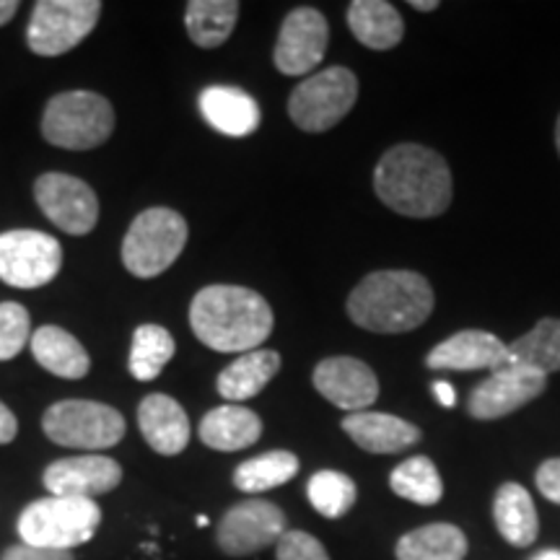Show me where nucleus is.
Instances as JSON below:
<instances>
[{"mask_svg": "<svg viewBox=\"0 0 560 560\" xmlns=\"http://www.w3.org/2000/svg\"><path fill=\"white\" fill-rule=\"evenodd\" d=\"M314 389L335 408L350 412L369 410L380 397V380L374 369L353 355H332L317 363L312 374Z\"/></svg>", "mask_w": 560, "mask_h": 560, "instance_id": "16", "label": "nucleus"}, {"mask_svg": "<svg viewBox=\"0 0 560 560\" xmlns=\"http://www.w3.org/2000/svg\"><path fill=\"white\" fill-rule=\"evenodd\" d=\"M374 192L408 219H436L452 206V172L444 156L418 143H400L380 159Z\"/></svg>", "mask_w": 560, "mask_h": 560, "instance_id": "1", "label": "nucleus"}, {"mask_svg": "<svg viewBox=\"0 0 560 560\" xmlns=\"http://www.w3.org/2000/svg\"><path fill=\"white\" fill-rule=\"evenodd\" d=\"M62 270V247L45 231L16 229L0 234V280L13 289H42Z\"/></svg>", "mask_w": 560, "mask_h": 560, "instance_id": "10", "label": "nucleus"}, {"mask_svg": "<svg viewBox=\"0 0 560 560\" xmlns=\"http://www.w3.org/2000/svg\"><path fill=\"white\" fill-rule=\"evenodd\" d=\"M100 527V503L91 499H68V495L32 501L21 511L16 522L21 542L47 550L81 548V545L94 540Z\"/></svg>", "mask_w": 560, "mask_h": 560, "instance_id": "4", "label": "nucleus"}, {"mask_svg": "<svg viewBox=\"0 0 560 560\" xmlns=\"http://www.w3.org/2000/svg\"><path fill=\"white\" fill-rule=\"evenodd\" d=\"M433 395H436V400L444 405V408H454V402H457V392L450 382H433Z\"/></svg>", "mask_w": 560, "mask_h": 560, "instance_id": "38", "label": "nucleus"}, {"mask_svg": "<svg viewBox=\"0 0 560 560\" xmlns=\"http://www.w3.org/2000/svg\"><path fill=\"white\" fill-rule=\"evenodd\" d=\"M340 425L353 439V444L369 454H397L420 441L418 425L389 416V412H350V416L342 418Z\"/></svg>", "mask_w": 560, "mask_h": 560, "instance_id": "19", "label": "nucleus"}, {"mask_svg": "<svg viewBox=\"0 0 560 560\" xmlns=\"http://www.w3.org/2000/svg\"><path fill=\"white\" fill-rule=\"evenodd\" d=\"M200 112L210 128L229 138L252 136L262 120L255 96L234 86H208L200 94Z\"/></svg>", "mask_w": 560, "mask_h": 560, "instance_id": "20", "label": "nucleus"}, {"mask_svg": "<svg viewBox=\"0 0 560 560\" xmlns=\"http://www.w3.org/2000/svg\"><path fill=\"white\" fill-rule=\"evenodd\" d=\"M506 363L509 342L486 330H462L425 355V366L433 371H495Z\"/></svg>", "mask_w": 560, "mask_h": 560, "instance_id": "17", "label": "nucleus"}, {"mask_svg": "<svg viewBox=\"0 0 560 560\" xmlns=\"http://www.w3.org/2000/svg\"><path fill=\"white\" fill-rule=\"evenodd\" d=\"M42 431L58 446L83 452L112 450L125 439L122 412L94 400H60L42 416Z\"/></svg>", "mask_w": 560, "mask_h": 560, "instance_id": "7", "label": "nucleus"}, {"mask_svg": "<svg viewBox=\"0 0 560 560\" xmlns=\"http://www.w3.org/2000/svg\"><path fill=\"white\" fill-rule=\"evenodd\" d=\"M42 482L52 495L94 501L120 486L122 467L107 454H79V457L50 462L42 475Z\"/></svg>", "mask_w": 560, "mask_h": 560, "instance_id": "15", "label": "nucleus"}, {"mask_svg": "<svg viewBox=\"0 0 560 560\" xmlns=\"http://www.w3.org/2000/svg\"><path fill=\"white\" fill-rule=\"evenodd\" d=\"M348 26L363 47L376 52L392 50L405 37L400 11L387 0H353L348 5Z\"/></svg>", "mask_w": 560, "mask_h": 560, "instance_id": "24", "label": "nucleus"}, {"mask_svg": "<svg viewBox=\"0 0 560 560\" xmlns=\"http://www.w3.org/2000/svg\"><path fill=\"white\" fill-rule=\"evenodd\" d=\"M280 371L278 350L257 348L229 363L215 380V389L226 402H247L257 397Z\"/></svg>", "mask_w": 560, "mask_h": 560, "instance_id": "22", "label": "nucleus"}, {"mask_svg": "<svg viewBox=\"0 0 560 560\" xmlns=\"http://www.w3.org/2000/svg\"><path fill=\"white\" fill-rule=\"evenodd\" d=\"M289 532L283 509L262 499H247L226 509L215 529V542L223 556L247 558L270 545H278Z\"/></svg>", "mask_w": 560, "mask_h": 560, "instance_id": "11", "label": "nucleus"}, {"mask_svg": "<svg viewBox=\"0 0 560 560\" xmlns=\"http://www.w3.org/2000/svg\"><path fill=\"white\" fill-rule=\"evenodd\" d=\"M470 542L454 524H425L397 540V560H465Z\"/></svg>", "mask_w": 560, "mask_h": 560, "instance_id": "26", "label": "nucleus"}, {"mask_svg": "<svg viewBox=\"0 0 560 560\" xmlns=\"http://www.w3.org/2000/svg\"><path fill=\"white\" fill-rule=\"evenodd\" d=\"M19 433V420L13 412L0 402V444H11Z\"/></svg>", "mask_w": 560, "mask_h": 560, "instance_id": "37", "label": "nucleus"}, {"mask_svg": "<svg viewBox=\"0 0 560 560\" xmlns=\"http://www.w3.org/2000/svg\"><path fill=\"white\" fill-rule=\"evenodd\" d=\"M359 102V79L353 70L332 66L310 75L291 91L289 115L304 132H327L346 120Z\"/></svg>", "mask_w": 560, "mask_h": 560, "instance_id": "8", "label": "nucleus"}, {"mask_svg": "<svg viewBox=\"0 0 560 560\" xmlns=\"http://www.w3.org/2000/svg\"><path fill=\"white\" fill-rule=\"evenodd\" d=\"M177 353V342H174L172 332L161 325H145L136 327L130 342V359L128 369L138 382H153L161 371L166 369V363Z\"/></svg>", "mask_w": 560, "mask_h": 560, "instance_id": "29", "label": "nucleus"}, {"mask_svg": "<svg viewBox=\"0 0 560 560\" xmlns=\"http://www.w3.org/2000/svg\"><path fill=\"white\" fill-rule=\"evenodd\" d=\"M509 361L545 376L560 371V319H540L527 335L509 342Z\"/></svg>", "mask_w": 560, "mask_h": 560, "instance_id": "30", "label": "nucleus"}, {"mask_svg": "<svg viewBox=\"0 0 560 560\" xmlns=\"http://www.w3.org/2000/svg\"><path fill=\"white\" fill-rule=\"evenodd\" d=\"M0 560H75L70 550H47V548H32V545H11L3 550Z\"/></svg>", "mask_w": 560, "mask_h": 560, "instance_id": "36", "label": "nucleus"}, {"mask_svg": "<svg viewBox=\"0 0 560 560\" xmlns=\"http://www.w3.org/2000/svg\"><path fill=\"white\" fill-rule=\"evenodd\" d=\"M138 429L145 444L164 457H177L190 444V418L174 397L153 392L138 405Z\"/></svg>", "mask_w": 560, "mask_h": 560, "instance_id": "18", "label": "nucleus"}, {"mask_svg": "<svg viewBox=\"0 0 560 560\" xmlns=\"http://www.w3.org/2000/svg\"><path fill=\"white\" fill-rule=\"evenodd\" d=\"M115 130V107L96 91H62L47 102L42 136L66 151H91L104 145Z\"/></svg>", "mask_w": 560, "mask_h": 560, "instance_id": "5", "label": "nucleus"}, {"mask_svg": "<svg viewBox=\"0 0 560 560\" xmlns=\"http://www.w3.org/2000/svg\"><path fill=\"white\" fill-rule=\"evenodd\" d=\"M299 457L293 452L276 450L257 454L242 462L234 470V488L242 493H265V490L280 488L299 475Z\"/></svg>", "mask_w": 560, "mask_h": 560, "instance_id": "28", "label": "nucleus"}, {"mask_svg": "<svg viewBox=\"0 0 560 560\" xmlns=\"http://www.w3.org/2000/svg\"><path fill=\"white\" fill-rule=\"evenodd\" d=\"M16 11H19L16 0H0V26L9 24V21L16 16Z\"/></svg>", "mask_w": 560, "mask_h": 560, "instance_id": "39", "label": "nucleus"}, {"mask_svg": "<svg viewBox=\"0 0 560 560\" xmlns=\"http://www.w3.org/2000/svg\"><path fill=\"white\" fill-rule=\"evenodd\" d=\"M306 499L325 520H340V516H346L355 506L359 488H355V482L346 472L319 470L306 482Z\"/></svg>", "mask_w": 560, "mask_h": 560, "instance_id": "32", "label": "nucleus"}, {"mask_svg": "<svg viewBox=\"0 0 560 560\" xmlns=\"http://www.w3.org/2000/svg\"><path fill=\"white\" fill-rule=\"evenodd\" d=\"M537 490L548 499L550 503H558L560 506V457L545 459L535 472Z\"/></svg>", "mask_w": 560, "mask_h": 560, "instance_id": "35", "label": "nucleus"}, {"mask_svg": "<svg viewBox=\"0 0 560 560\" xmlns=\"http://www.w3.org/2000/svg\"><path fill=\"white\" fill-rule=\"evenodd\" d=\"M433 289L420 272L376 270L350 291L348 317L361 330L376 335H402L418 330L431 317Z\"/></svg>", "mask_w": 560, "mask_h": 560, "instance_id": "3", "label": "nucleus"}, {"mask_svg": "<svg viewBox=\"0 0 560 560\" xmlns=\"http://www.w3.org/2000/svg\"><path fill=\"white\" fill-rule=\"evenodd\" d=\"M198 436L208 450L242 452L260 441L262 420L255 410L242 408V405H221L202 416Z\"/></svg>", "mask_w": 560, "mask_h": 560, "instance_id": "21", "label": "nucleus"}, {"mask_svg": "<svg viewBox=\"0 0 560 560\" xmlns=\"http://www.w3.org/2000/svg\"><path fill=\"white\" fill-rule=\"evenodd\" d=\"M389 488L395 490V495L418 506H436L444 495L439 467L423 454L400 462L389 475Z\"/></svg>", "mask_w": 560, "mask_h": 560, "instance_id": "31", "label": "nucleus"}, {"mask_svg": "<svg viewBox=\"0 0 560 560\" xmlns=\"http://www.w3.org/2000/svg\"><path fill=\"white\" fill-rule=\"evenodd\" d=\"M32 355L37 363L60 380H83L91 371V359L81 340L58 325H45L32 335Z\"/></svg>", "mask_w": 560, "mask_h": 560, "instance_id": "23", "label": "nucleus"}, {"mask_svg": "<svg viewBox=\"0 0 560 560\" xmlns=\"http://www.w3.org/2000/svg\"><path fill=\"white\" fill-rule=\"evenodd\" d=\"M240 11L236 0H190L185 11L187 34L202 50H215L229 42Z\"/></svg>", "mask_w": 560, "mask_h": 560, "instance_id": "27", "label": "nucleus"}, {"mask_svg": "<svg viewBox=\"0 0 560 560\" xmlns=\"http://www.w3.org/2000/svg\"><path fill=\"white\" fill-rule=\"evenodd\" d=\"M195 522H198V527H208V516H198Z\"/></svg>", "mask_w": 560, "mask_h": 560, "instance_id": "43", "label": "nucleus"}, {"mask_svg": "<svg viewBox=\"0 0 560 560\" xmlns=\"http://www.w3.org/2000/svg\"><path fill=\"white\" fill-rule=\"evenodd\" d=\"M190 327L202 346L219 353H249L270 338V304L247 285H206L190 304Z\"/></svg>", "mask_w": 560, "mask_h": 560, "instance_id": "2", "label": "nucleus"}, {"mask_svg": "<svg viewBox=\"0 0 560 560\" xmlns=\"http://www.w3.org/2000/svg\"><path fill=\"white\" fill-rule=\"evenodd\" d=\"M42 213L70 236H86L100 223V198L89 182L62 172H47L34 182Z\"/></svg>", "mask_w": 560, "mask_h": 560, "instance_id": "12", "label": "nucleus"}, {"mask_svg": "<svg viewBox=\"0 0 560 560\" xmlns=\"http://www.w3.org/2000/svg\"><path fill=\"white\" fill-rule=\"evenodd\" d=\"M556 149H558V156H560V115H558V122H556Z\"/></svg>", "mask_w": 560, "mask_h": 560, "instance_id": "42", "label": "nucleus"}, {"mask_svg": "<svg viewBox=\"0 0 560 560\" xmlns=\"http://www.w3.org/2000/svg\"><path fill=\"white\" fill-rule=\"evenodd\" d=\"M410 5L416 11L429 13V11H436L439 9V0H410Z\"/></svg>", "mask_w": 560, "mask_h": 560, "instance_id": "40", "label": "nucleus"}, {"mask_svg": "<svg viewBox=\"0 0 560 560\" xmlns=\"http://www.w3.org/2000/svg\"><path fill=\"white\" fill-rule=\"evenodd\" d=\"M548 387V376L540 371L506 363V366L490 371L488 380H482L467 397V412L478 420H499L516 412L524 405L542 395Z\"/></svg>", "mask_w": 560, "mask_h": 560, "instance_id": "13", "label": "nucleus"}, {"mask_svg": "<svg viewBox=\"0 0 560 560\" xmlns=\"http://www.w3.org/2000/svg\"><path fill=\"white\" fill-rule=\"evenodd\" d=\"M32 340V317L26 306L19 301H3L0 304V361H11L30 346Z\"/></svg>", "mask_w": 560, "mask_h": 560, "instance_id": "33", "label": "nucleus"}, {"mask_svg": "<svg viewBox=\"0 0 560 560\" xmlns=\"http://www.w3.org/2000/svg\"><path fill=\"white\" fill-rule=\"evenodd\" d=\"M276 560H330V556L310 532L289 529L276 545Z\"/></svg>", "mask_w": 560, "mask_h": 560, "instance_id": "34", "label": "nucleus"}, {"mask_svg": "<svg viewBox=\"0 0 560 560\" xmlns=\"http://www.w3.org/2000/svg\"><path fill=\"white\" fill-rule=\"evenodd\" d=\"M493 522L501 537L514 548H529L540 535L535 501L520 482H503L493 501Z\"/></svg>", "mask_w": 560, "mask_h": 560, "instance_id": "25", "label": "nucleus"}, {"mask_svg": "<svg viewBox=\"0 0 560 560\" xmlns=\"http://www.w3.org/2000/svg\"><path fill=\"white\" fill-rule=\"evenodd\" d=\"M330 42V24L322 11L301 5L280 24L272 62L283 75H304L319 66Z\"/></svg>", "mask_w": 560, "mask_h": 560, "instance_id": "14", "label": "nucleus"}, {"mask_svg": "<svg viewBox=\"0 0 560 560\" xmlns=\"http://www.w3.org/2000/svg\"><path fill=\"white\" fill-rule=\"evenodd\" d=\"M529 560H560V550H556V548L540 550V552H537V556H532Z\"/></svg>", "mask_w": 560, "mask_h": 560, "instance_id": "41", "label": "nucleus"}, {"mask_svg": "<svg viewBox=\"0 0 560 560\" xmlns=\"http://www.w3.org/2000/svg\"><path fill=\"white\" fill-rule=\"evenodd\" d=\"M190 226L172 208H149L130 223L122 240V265L136 278H156L185 252Z\"/></svg>", "mask_w": 560, "mask_h": 560, "instance_id": "6", "label": "nucleus"}, {"mask_svg": "<svg viewBox=\"0 0 560 560\" xmlns=\"http://www.w3.org/2000/svg\"><path fill=\"white\" fill-rule=\"evenodd\" d=\"M100 0H39L26 30V45L39 58H58L79 47L100 24Z\"/></svg>", "mask_w": 560, "mask_h": 560, "instance_id": "9", "label": "nucleus"}]
</instances>
